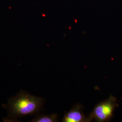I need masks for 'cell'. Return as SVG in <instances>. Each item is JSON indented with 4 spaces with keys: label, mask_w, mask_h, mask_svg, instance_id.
<instances>
[{
    "label": "cell",
    "mask_w": 122,
    "mask_h": 122,
    "mask_svg": "<svg viewBox=\"0 0 122 122\" xmlns=\"http://www.w3.org/2000/svg\"><path fill=\"white\" fill-rule=\"evenodd\" d=\"M92 120L86 117L84 113V106L80 104H76L70 110L66 112L62 122H90Z\"/></svg>",
    "instance_id": "3"
},
{
    "label": "cell",
    "mask_w": 122,
    "mask_h": 122,
    "mask_svg": "<svg viewBox=\"0 0 122 122\" xmlns=\"http://www.w3.org/2000/svg\"><path fill=\"white\" fill-rule=\"evenodd\" d=\"M118 105L117 98L111 95L107 99L96 104L89 117L92 121L109 122L113 118L114 112Z\"/></svg>",
    "instance_id": "2"
},
{
    "label": "cell",
    "mask_w": 122,
    "mask_h": 122,
    "mask_svg": "<svg viewBox=\"0 0 122 122\" xmlns=\"http://www.w3.org/2000/svg\"><path fill=\"white\" fill-rule=\"evenodd\" d=\"M45 101L43 98L31 95L21 91L16 96L10 98L3 107L8 112L9 120H16L28 115H35L43 109Z\"/></svg>",
    "instance_id": "1"
},
{
    "label": "cell",
    "mask_w": 122,
    "mask_h": 122,
    "mask_svg": "<svg viewBox=\"0 0 122 122\" xmlns=\"http://www.w3.org/2000/svg\"><path fill=\"white\" fill-rule=\"evenodd\" d=\"M59 121V118L56 113L51 114H37L30 122H57Z\"/></svg>",
    "instance_id": "4"
}]
</instances>
